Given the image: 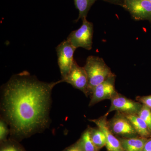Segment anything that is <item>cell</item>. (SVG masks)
<instances>
[{"label":"cell","instance_id":"cell-1","mask_svg":"<svg viewBox=\"0 0 151 151\" xmlns=\"http://www.w3.org/2000/svg\"><path fill=\"white\" fill-rule=\"evenodd\" d=\"M63 82L40 81L26 70L14 74L1 89V118L10 129V138L20 141L40 133L50 125L55 86Z\"/></svg>","mask_w":151,"mask_h":151},{"label":"cell","instance_id":"cell-2","mask_svg":"<svg viewBox=\"0 0 151 151\" xmlns=\"http://www.w3.org/2000/svg\"><path fill=\"white\" fill-rule=\"evenodd\" d=\"M84 67L88 78V90L90 95L95 87L114 74L104 60L98 56L88 57Z\"/></svg>","mask_w":151,"mask_h":151},{"label":"cell","instance_id":"cell-3","mask_svg":"<svg viewBox=\"0 0 151 151\" xmlns=\"http://www.w3.org/2000/svg\"><path fill=\"white\" fill-rule=\"evenodd\" d=\"M82 24L78 29L70 32L67 40L76 48L82 47L87 50L92 49L93 44V24L86 19H82Z\"/></svg>","mask_w":151,"mask_h":151},{"label":"cell","instance_id":"cell-4","mask_svg":"<svg viewBox=\"0 0 151 151\" xmlns=\"http://www.w3.org/2000/svg\"><path fill=\"white\" fill-rule=\"evenodd\" d=\"M55 49L61 79H63L67 76L73 65L74 60L73 54L76 48L66 40L59 44Z\"/></svg>","mask_w":151,"mask_h":151},{"label":"cell","instance_id":"cell-5","mask_svg":"<svg viewBox=\"0 0 151 151\" xmlns=\"http://www.w3.org/2000/svg\"><path fill=\"white\" fill-rule=\"evenodd\" d=\"M111 100V105L108 112L105 114L106 116L114 111L125 115H137L143 105L138 101L129 99L118 92L113 96Z\"/></svg>","mask_w":151,"mask_h":151},{"label":"cell","instance_id":"cell-6","mask_svg":"<svg viewBox=\"0 0 151 151\" xmlns=\"http://www.w3.org/2000/svg\"><path fill=\"white\" fill-rule=\"evenodd\" d=\"M61 80L63 82H66L80 90L87 97L89 95L87 74L84 67L78 65L76 60L67 76Z\"/></svg>","mask_w":151,"mask_h":151},{"label":"cell","instance_id":"cell-7","mask_svg":"<svg viewBox=\"0 0 151 151\" xmlns=\"http://www.w3.org/2000/svg\"><path fill=\"white\" fill-rule=\"evenodd\" d=\"M116 76L113 74L108 79L97 85L92 90L89 106H93L105 100H111L117 93L115 83Z\"/></svg>","mask_w":151,"mask_h":151},{"label":"cell","instance_id":"cell-8","mask_svg":"<svg viewBox=\"0 0 151 151\" xmlns=\"http://www.w3.org/2000/svg\"><path fill=\"white\" fill-rule=\"evenodd\" d=\"M135 20L151 19V2L147 0H124L122 6Z\"/></svg>","mask_w":151,"mask_h":151},{"label":"cell","instance_id":"cell-9","mask_svg":"<svg viewBox=\"0 0 151 151\" xmlns=\"http://www.w3.org/2000/svg\"><path fill=\"white\" fill-rule=\"evenodd\" d=\"M108 123L111 132L116 135L133 137L138 134L129 120L122 113L117 112Z\"/></svg>","mask_w":151,"mask_h":151},{"label":"cell","instance_id":"cell-10","mask_svg":"<svg viewBox=\"0 0 151 151\" xmlns=\"http://www.w3.org/2000/svg\"><path fill=\"white\" fill-rule=\"evenodd\" d=\"M106 115L97 119L89 120L93 122L105 134L106 138V147L108 151H125L122 147L121 142L116 138L111 132L108 125Z\"/></svg>","mask_w":151,"mask_h":151},{"label":"cell","instance_id":"cell-11","mask_svg":"<svg viewBox=\"0 0 151 151\" xmlns=\"http://www.w3.org/2000/svg\"><path fill=\"white\" fill-rule=\"evenodd\" d=\"M129 120L138 134L142 137L150 136L151 131L145 122L137 115H125Z\"/></svg>","mask_w":151,"mask_h":151},{"label":"cell","instance_id":"cell-12","mask_svg":"<svg viewBox=\"0 0 151 151\" xmlns=\"http://www.w3.org/2000/svg\"><path fill=\"white\" fill-rule=\"evenodd\" d=\"M125 151H143L147 140L145 138L133 137L120 140Z\"/></svg>","mask_w":151,"mask_h":151},{"label":"cell","instance_id":"cell-13","mask_svg":"<svg viewBox=\"0 0 151 151\" xmlns=\"http://www.w3.org/2000/svg\"><path fill=\"white\" fill-rule=\"evenodd\" d=\"M97 0H74L76 8L78 10L79 14L76 22L80 19L86 18L89 10Z\"/></svg>","mask_w":151,"mask_h":151},{"label":"cell","instance_id":"cell-14","mask_svg":"<svg viewBox=\"0 0 151 151\" xmlns=\"http://www.w3.org/2000/svg\"><path fill=\"white\" fill-rule=\"evenodd\" d=\"M77 142L82 151H97L98 150L91 139L89 127L84 131Z\"/></svg>","mask_w":151,"mask_h":151},{"label":"cell","instance_id":"cell-15","mask_svg":"<svg viewBox=\"0 0 151 151\" xmlns=\"http://www.w3.org/2000/svg\"><path fill=\"white\" fill-rule=\"evenodd\" d=\"M92 142L97 149L106 146V138L105 134L100 129L89 127Z\"/></svg>","mask_w":151,"mask_h":151},{"label":"cell","instance_id":"cell-16","mask_svg":"<svg viewBox=\"0 0 151 151\" xmlns=\"http://www.w3.org/2000/svg\"><path fill=\"white\" fill-rule=\"evenodd\" d=\"M0 151H26L18 141L10 138L1 143Z\"/></svg>","mask_w":151,"mask_h":151},{"label":"cell","instance_id":"cell-17","mask_svg":"<svg viewBox=\"0 0 151 151\" xmlns=\"http://www.w3.org/2000/svg\"><path fill=\"white\" fill-rule=\"evenodd\" d=\"M138 116L144 121L148 127L151 132V111L150 108L143 104L140 111L137 114Z\"/></svg>","mask_w":151,"mask_h":151},{"label":"cell","instance_id":"cell-18","mask_svg":"<svg viewBox=\"0 0 151 151\" xmlns=\"http://www.w3.org/2000/svg\"><path fill=\"white\" fill-rule=\"evenodd\" d=\"M10 134V129L8 124L2 118H0V142L7 140L8 136Z\"/></svg>","mask_w":151,"mask_h":151},{"label":"cell","instance_id":"cell-19","mask_svg":"<svg viewBox=\"0 0 151 151\" xmlns=\"http://www.w3.org/2000/svg\"><path fill=\"white\" fill-rule=\"evenodd\" d=\"M136 100L138 102L146 105L150 108H151V95L143 97H137Z\"/></svg>","mask_w":151,"mask_h":151},{"label":"cell","instance_id":"cell-20","mask_svg":"<svg viewBox=\"0 0 151 151\" xmlns=\"http://www.w3.org/2000/svg\"><path fill=\"white\" fill-rule=\"evenodd\" d=\"M63 151H82L78 145V142L66 148Z\"/></svg>","mask_w":151,"mask_h":151},{"label":"cell","instance_id":"cell-21","mask_svg":"<svg viewBox=\"0 0 151 151\" xmlns=\"http://www.w3.org/2000/svg\"><path fill=\"white\" fill-rule=\"evenodd\" d=\"M102 1H105L107 2L111 3L114 4L122 6L124 0H102Z\"/></svg>","mask_w":151,"mask_h":151},{"label":"cell","instance_id":"cell-22","mask_svg":"<svg viewBox=\"0 0 151 151\" xmlns=\"http://www.w3.org/2000/svg\"><path fill=\"white\" fill-rule=\"evenodd\" d=\"M143 151H151V139L147 141Z\"/></svg>","mask_w":151,"mask_h":151},{"label":"cell","instance_id":"cell-23","mask_svg":"<svg viewBox=\"0 0 151 151\" xmlns=\"http://www.w3.org/2000/svg\"><path fill=\"white\" fill-rule=\"evenodd\" d=\"M147 1H149L151 2V0H147Z\"/></svg>","mask_w":151,"mask_h":151}]
</instances>
